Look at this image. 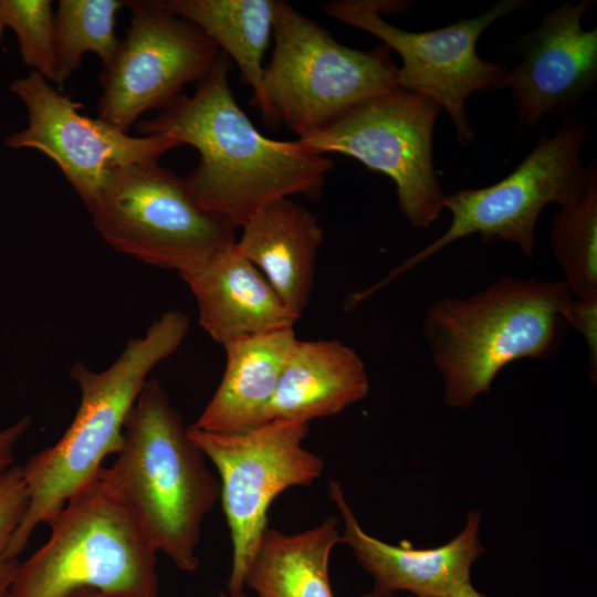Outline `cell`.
I'll use <instances>...</instances> for the list:
<instances>
[{
	"label": "cell",
	"instance_id": "6da1fadb",
	"mask_svg": "<svg viewBox=\"0 0 597 597\" xmlns=\"http://www.w3.org/2000/svg\"><path fill=\"white\" fill-rule=\"evenodd\" d=\"M231 63L221 52L192 95L181 93L136 125L140 136L166 134L197 149L198 164L184 177L187 189L202 209L235 229L277 199H317L334 160L301 140L262 135L233 96Z\"/></svg>",
	"mask_w": 597,
	"mask_h": 597
},
{
	"label": "cell",
	"instance_id": "7a4b0ae2",
	"mask_svg": "<svg viewBox=\"0 0 597 597\" xmlns=\"http://www.w3.org/2000/svg\"><path fill=\"white\" fill-rule=\"evenodd\" d=\"M188 331V316L168 311L143 336L129 338L106 369L72 364L80 405L63 436L21 465L29 500L8 546L10 558L17 559L35 528L49 525L74 494L98 479L103 461L119 452L125 420L149 373L180 347Z\"/></svg>",
	"mask_w": 597,
	"mask_h": 597
},
{
	"label": "cell",
	"instance_id": "3957f363",
	"mask_svg": "<svg viewBox=\"0 0 597 597\" xmlns=\"http://www.w3.org/2000/svg\"><path fill=\"white\" fill-rule=\"evenodd\" d=\"M563 280L502 276L469 297H443L426 312L422 333L444 383V402L468 408L498 374L524 359H548L563 344Z\"/></svg>",
	"mask_w": 597,
	"mask_h": 597
},
{
	"label": "cell",
	"instance_id": "277c9868",
	"mask_svg": "<svg viewBox=\"0 0 597 597\" xmlns=\"http://www.w3.org/2000/svg\"><path fill=\"white\" fill-rule=\"evenodd\" d=\"M116 460L100 476L123 498L158 552L184 572L199 567L202 523L220 481L157 379H148L123 429Z\"/></svg>",
	"mask_w": 597,
	"mask_h": 597
},
{
	"label": "cell",
	"instance_id": "5b68a950",
	"mask_svg": "<svg viewBox=\"0 0 597 597\" xmlns=\"http://www.w3.org/2000/svg\"><path fill=\"white\" fill-rule=\"evenodd\" d=\"M49 525V540L18 564L7 597H70L88 590L158 597V551L101 476L74 494Z\"/></svg>",
	"mask_w": 597,
	"mask_h": 597
},
{
	"label": "cell",
	"instance_id": "8992f818",
	"mask_svg": "<svg viewBox=\"0 0 597 597\" xmlns=\"http://www.w3.org/2000/svg\"><path fill=\"white\" fill-rule=\"evenodd\" d=\"M274 49L262 78L264 122L283 123L298 139L324 130L358 104L399 88L384 43L345 46L317 21L276 0Z\"/></svg>",
	"mask_w": 597,
	"mask_h": 597
},
{
	"label": "cell",
	"instance_id": "52a82bcc",
	"mask_svg": "<svg viewBox=\"0 0 597 597\" xmlns=\"http://www.w3.org/2000/svg\"><path fill=\"white\" fill-rule=\"evenodd\" d=\"M586 132L585 123L568 117L553 135L544 129L532 151L502 180L447 195L444 208L452 217L447 231L375 285L357 292L355 300L365 301L449 244L472 234H479L485 244H516L523 255L532 259L536 223L543 209L551 203L566 206L585 192L586 171L580 153Z\"/></svg>",
	"mask_w": 597,
	"mask_h": 597
},
{
	"label": "cell",
	"instance_id": "ba28073f",
	"mask_svg": "<svg viewBox=\"0 0 597 597\" xmlns=\"http://www.w3.org/2000/svg\"><path fill=\"white\" fill-rule=\"evenodd\" d=\"M88 212L109 248L179 275L237 241L230 224L193 200L184 177L158 161L115 169Z\"/></svg>",
	"mask_w": 597,
	"mask_h": 597
},
{
	"label": "cell",
	"instance_id": "9c48e42d",
	"mask_svg": "<svg viewBox=\"0 0 597 597\" xmlns=\"http://www.w3.org/2000/svg\"><path fill=\"white\" fill-rule=\"evenodd\" d=\"M409 3L335 0L326 2L323 10L395 50L402 60L398 67L399 86L436 102L451 118L459 142L469 145L474 132L467 116V101L474 93L506 87L510 73L503 63L484 61L478 55V40L496 20L526 8L528 2L501 0L480 15L421 32L399 29L383 19V13L405 11Z\"/></svg>",
	"mask_w": 597,
	"mask_h": 597
},
{
	"label": "cell",
	"instance_id": "30bf717a",
	"mask_svg": "<svg viewBox=\"0 0 597 597\" xmlns=\"http://www.w3.org/2000/svg\"><path fill=\"white\" fill-rule=\"evenodd\" d=\"M307 422L271 420L235 433H213L188 427L190 438L216 467L220 499L232 542L227 584L230 595L244 590V580L272 502L292 486L310 485L324 470L321 457L303 440Z\"/></svg>",
	"mask_w": 597,
	"mask_h": 597
},
{
	"label": "cell",
	"instance_id": "8fae6325",
	"mask_svg": "<svg viewBox=\"0 0 597 597\" xmlns=\"http://www.w3.org/2000/svg\"><path fill=\"white\" fill-rule=\"evenodd\" d=\"M441 107L401 87L369 98L322 132L301 140L320 153L353 157L388 176L398 206L415 228H428L444 209L433 165V130Z\"/></svg>",
	"mask_w": 597,
	"mask_h": 597
},
{
	"label": "cell",
	"instance_id": "7c38bea8",
	"mask_svg": "<svg viewBox=\"0 0 597 597\" xmlns=\"http://www.w3.org/2000/svg\"><path fill=\"white\" fill-rule=\"evenodd\" d=\"M130 23L113 63L100 74L98 117L122 132L198 83L221 51L198 27L159 0H128Z\"/></svg>",
	"mask_w": 597,
	"mask_h": 597
},
{
	"label": "cell",
	"instance_id": "4fadbf2b",
	"mask_svg": "<svg viewBox=\"0 0 597 597\" xmlns=\"http://www.w3.org/2000/svg\"><path fill=\"white\" fill-rule=\"evenodd\" d=\"M10 91L23 102L28 125L9 135L6 145L35 149L52 159L87 211L115 169L158 161L181 146L166 134L130 136L100 117L83 115L80 102L36 72L13 80Z\"/></svg>",
	"mask_w": 597,
	"mask_h": 597
},
{
	"label": "cell",
	"instance_id": "5bb4252c",
	"mask_svg": "<svg viewBox=\"0 0 597 597\" xmlns=\"http://www.w3.org/2000/svg\"><path fill=\"white\" fill-rule=\"evenodd\" d=\"M593 4L594 0L564 1L505 49L510 56L520 57L506 87L523 127H533L551 114L573 113L594 87L597 28L582 27V18Z\"/></svg>",
	"mask_w": 597,
	"mask_h": 597
},
{
	"label": "cell",
	"instance_id": "9a60e30c",
	"mask_svg": "<svg viewBox=\"0 0 597 597\" xmlns=\"http://www.w3.org/2000/svg\"><path fill=\"white\" fill-rule=\"evenodd\" d=\"M329 498L344 522L342 543L348 545L362 567L374 578L373 593L406 590L416 597H449L470 582L472 564L485 552L480 540V511L468 513L467 523L449 543L428 549L409 542L391 545L368 535L346 501L342 485L329 483Z\"/></svg>",
	"mask_w": 597,
	"mask_h": 597
},
{
	"label": "cell",
	"instance_id": "2e32d148",
	"mask_svg": "<svg viewBox=\"0 0 597 597\" xmlns=\"http://www.w3.org/2000/svg\"><path fill=\"white\" fill-rule=\"evenodd\" d=\"M234 244L180 274L196 298L200 326L222 346L239 337L293 327L297 321Z\"/></svg>",
	"mask_w": 597,
	"mask_h": 597
},
{
	"label": "cell",
	"instance_id": "e0dca14e",
	"mask_svg": "<svg viewBox=\"0 0 597 597\" xmlns=\"http://www.w3.org/2000/svg\"><path fill=\"white\" fill-rule=\"evenodd\" d=\"M241 228L235 249L261 271L298 320L311 297L324 239L317 218L301 203L281 198L260 209Z\"/></svg>",
	"mask_w": 597,
	"mask_h": 597
},
{
	"label": "cell",
	"instance_id": "ac0fdd59",
	"mask_svg": "<svg viewBox=\"0 0 597 597\" xmlns=\"http://www.w3.org/2000/svg\"><path fill=\"white\" fill-rule=\"evenodd\" d=\"M369 391L365 364L338 339L294 342L284 362L268 421L310 423L336 415Z\"/></svg>",
	"mask_w": 597,
	"mask_h": 597
},
{
	"label": "cell",
	"instance_id": "d6986e66",
	"mask_svg": "<svg viewBox=\"0 0 597 597\" xmlns=\"http://www.w3.org/2000/svg\"><path fill=\"white\" fill-rule=\"evenodd\" d=\"M295 341L293 327H287L223 345L222 379L192 426L213 433H235L268 422L269 407Z\"/></svg>",
	"mask_w": 597,
	"mask_h": 597
},
{
	"label": "cell",
	"instance_id": "ffe728a7",
	"mask_svg": "<svg viewBox=\"0 0 597 597\" xmlns=\"http://www.w3.org/2000/svg\"><path fill=\"white\" fill-rule=\"evenodd\" d=\"M338 519L296 534L266 527L249 566L244 588L256 597H334L328 576L333 548L342 543Z\"/></svg>",
	"mask_w": 597,
	"mask_h": 597
},
{
	"label": "cell",
	"instance_id": "44dd1931",
	"mask_svg": "<svg viewBox=\"0 0 597 597\" xmlns=\"http://www.w3.org/2000/svg\"><path fill=\"white\" fill-rule=\"evenodd\" d=\"M170 12L198 27L237 63L253 91L251 104H265L263 59L273 34L276 0H159Z\"/></svg>",
	"mask_w": 597,
	"mask_h": 597
},
{
	"label": "cell",
	"instance_id": "7402d4cb",
	"mask_svg": "<svg viewBox=\"0 0 597 597\" xmlns=\"http://www.w3.org/2000/svg\"><path fill=\"white\" fill-rule=\"evenodd\" d=\"M121 0H60L55 12V80L63 84L81 66L85 53H94L107 69L114 61L121 39L115 34Z\"/></svg>",
	"mask_w": 597,
	"mask_h": 597
},
{
	"label": "cell",
	"instance_id": "603a6c76",
	"mask_svg": "<svg viewBox=\"0 0 597 597\" xmlns=\"http://www.w3.org/2000/svg\"><path fill=\"white\" fill-rule=\"evenodd\" d=\"M586 188L574 202L559 207L551 231L553 253L575 298L597 294V164L585 166Z\"/></svg>",
	"mask_w": 597,
	"mask_h": 597
},
{
	"label": "cell",
	"instance_id": "cb8c5ba5",
	"mask_svg": "<svg viewBox=\"0 0 597 597\" xmlns=\"http://www.w3.org/2000/svg\"><path fill=\"white\" fill-rule=\"evenodd\" d=\"M52 3L50 0H0V20L4 29L14 32L24 65L53 84L55 13Z\"/></svg>",
	"mask_w": 597,
	"mask_h": 597
},
{
	"label": "cell",
	"instance_id": "d4e9b609",
	"mask_svg": "<svg viewBox=\"0 0 597 597\" xmlns=\"http://www.w3.org/2000/svg\"><path fill=\"white\" fill-rule=\"evenodd\" d=\"M28 500L21 465L0 471V597H7L19 564L8 556V546L24 516Z\"/></svg>",
	"mask_w": 597,
	"mask_h": 597
},
{
	"label": "cell",
	"instance_id": "484cf974",
	"mask_svg": "<svg viewBox=\"0 0 597 597\" xmlns=\"http://www.w3.org/2000/svg\"><path fill=\"white\" fill-rule=\"evenodd\" d=\"M567 326L575 328L584 338L588 348L589 377H597V294L580 298L572 297L563 310Z\"/></svg>",
	"mask_w": 597,
	"mask_h": 597
},
{
	"label": "cell",
	"instance_id": "4316f807",
	"mask_svg": "<svg viewBox=\"0 0 597 597\" xmlns=\"http://www.w3.org/2000/svg\"><path fill=\"white\" fill-rule=\"evenodd\" d=\"M31 423L30 416H24L14 423L0 429V471L14 464L15 448Z\"/></svg>",
	"mask_w": 597,
	"mask_h": 597
},
{
	"label": "cell",
	"instance_id": "83f0119b",
	"mask_svg": "<svg viewBox=\"0 0 597 597\" xmlns=\"http://www.w3.org/2000/svg\"><path fill=\"white\" fill-rule=\"evenodd\" d=\"M449 597H488L476 590L473 585L471 584V580L463 584L460 588H458L451 596Z\"/></svg>",
	"mask_w": 597,
	"mask_h": 597
},
{
	"label": "cell",
	"instance_id": "f1b7e54d",
	"mask_svg": "<svg viewBox=\"0 0 597 597\" xmlns=\"http://www.w3.org/2000/svg\"><path fill=\"white\" fill-rule=\"evenodd\" d=\"M70 597H116V596H111V595L102 594L98 591L88 590V591H81V593L74 594Z\"/></svg>",
	"mask_w": 597,
	"mask_h": 597
},
{
	"label": "cell",
	"instance_id": "f546056e",
	"mask_svg": "<svg viewBox=\"0 0 597 597\" xmlns=\"http://www.w3.org/2000/svg\"><path fill=\"white\" fill-rule=\"evenodd\" d=\"M358 597H401V596H396V595H394V594H390V595H378V594H375V593L370 591V593L363 594V595H360V596H358ZM407 597H416V596H412V595H411V596H407Z\"/></svg>",
	"mask_w": 597,
	"mask_h": 597
},
{
	"label": "cell",
	"instance_id": "4dcf8cb0",
	"mask_svg": "<svg viewBox=\"0 0 597 597\" xmlns=\"http://www.w3.org/2000/svg\"><path fill=\"white\" fill-rule=\"evenodd\" d=\"M219 597H250V596L245 594L244 590H242L233 595H230L227 591H221Z\"/></svg>",
	"mask_w": 597,
	"mask_h": 597
},
{
	"label": "cell",
	"instance_id": "1f68e13d",
	"mask_svg": "<svg viewBox=\"0 0 597 597\" xmlns=\"http://www.w3.org/2000/svg\"><path fill=\"white\" fill-rule=\"evenodd\" d=\"M3 31H4V27L0 20V42H1V39H2V35H3Z\"/></svg>",
	"mask_w": 597,
	"mask_h": 597
}]
</instances>
